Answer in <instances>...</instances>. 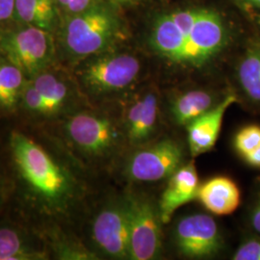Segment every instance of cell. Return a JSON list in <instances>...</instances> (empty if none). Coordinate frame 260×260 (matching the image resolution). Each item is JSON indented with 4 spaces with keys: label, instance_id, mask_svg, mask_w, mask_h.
Returning <instances> with one entry per match:
<instances>
[{
    "label": "cell",
    "instance_id": "obj_1",
    "mask_svg": "<svg viewBox=\"0 0 260 260\" xmlns=\"http://www.w3.org/2000/svg\"><path fill=\"white\" fill-rule=\"evenodd\" d=\"M10 149L19 177L38 203L52 212L67 211L78 192L73 175L21 132L11 134Z\"/></svg>",
    "mask_w": 260,
    "mask_h": 260
},
{
    "label": "cell",
    "instance_id": "obj_2",
    "mask_svg": "<svg viewBox=\"0 0 260 260\" xmlns=\"http://www.w3.org/2000/svg\"><path fill=\"white\" fill-rule=\"evenodd\" d=\"M121 31L119 19L111 10L94 6L75 14L66 23L63 43L67 52L76 59L108 50Z\"/></svg>",
    "mask_w": 260,
    "mask_h": 260
},
{
    "label": "cell",
    "instance_id": "obj_3",
    "mask_svg": "<svg viewBox=\"0 0 260 260\" xmlns=\"http://www.w3.org/2000/svg\"><path fill=\"white\" fill-rule=\"evenodd\" d=\"M64 131L73 147L93 160L111 157L126 140L117 122L99 112H76L66 121Z\"/></svg>",
    "mask_w": 260,
    "mask_h": 260
},
{
    "label": "cell",
    "instance_id": "obj_4",
    "mask_svg": "<svg viewBox=\"0 0 260 260\" xmlns=\"http://www.w3.org/2000/svg\"><path fill=\"white\" fill-rule=\"evenodd\" d=\"M129 215V259L157 258L162 249L163 224L158 205L142 193L125 195Z\"/></svg>",
    "mask_w": 260,
    "mask_h": 260
},
{
    "label": "cell",
    "instance_id": "obj_5",
    "mask_svg": "<svg viewBox=\"0 0 260 260\" xmlns=\"http://www.w3.org/2000/svg\"><path fill=\"white\" fill-rule=\"evenodd\" d=\"M0 48L30 78L46 71L54 57V44L49 31L33 25L0 37Z\"/></svg>",
    "mask_w": 260,
    "mask_h": 260
},
{
    "label": "cell",
    "instance_id": "obj_6",
    "mask_svg": "<svg viewBox=\"0 0 260 260\" xmlns=\"http://www.w3.org/2000/svg\"><path fill=\"white\" fill-rule=\"evenodd\" d=\"M183 160V148L177 141L165 138L134 151L125 162L123 174L132 182H155L176 173Z\"/></svg>",
    "mask_w": 260,
    "mask_h": 260
},
{
    "label": "cell",
    "instance_id": "obj_7",
    "mask_svg": "<svg viewBox=\"0 0 260 260\" xmlns=\"http://www.w3.org/2000/svg\"><path fill=\"white\" fill-rule=\"evenodd\" d=\"M141 63L128 53L105 54L94 58L81 71L86 89L95 95L117 93L128 88L138 78Z\"/></svg>",
    "mask_w": 260,
    "mask_h": 260
},
{
    "label": "cell",
    "instance_id": "obj_8",
    "mask_svg": "<svg viewBox=\"0 0 260 260\" xmlns=\"http://www.w3.org/2000/svg\"><path fill=\"white\" fill-rule=\"evenodd\" d=\"M92 239L103 255L129 259V215L125 196L103 205L92 223Z\"/></svg>",
    "mask_w": 260,
    "mask_h": 260
},
{
    "label": "cell",
    "instance_id": "obj_9",
    "mask_svg": "<svg viewBox=\"0 0 260 260\" xmlns=\"http://www.w3.org/2000/svg\"><path fill=\"white\" fill-rule=\"evenodd\" d=\"M226 42L228 35L221 17L212 10L200 9L178 65L202 67L219 54Z\"/></svg>",
    "mask_w": 260,
    "mask_h": 260
},
{
    "label": "cell",
    "instance_id": "obj_10",
    "mask_svg": "<svg viewBox=\"0 0 260 260\" xmlns=\"http://www.w3.org/2000/svg\"><path fill=\"white\" fill-rule=\"evenodd\" d=\"M177 251L189 258H208L223 248V238L213 218L206 214H193L181 219L175 229Z\"/></svg>",
    "mask_w": 260,
    "mask_h": 260
},
{
    "label": "cell",
    "instance_id": "obj_11",
    "mask_svg": "<svg viewBox=\"0 0 260 260\" xmlns=\"http://www.w3.org/2000/svg\"><path fill=\"white\" fill-rule=\"evenodd\" d=\"M159 118V101L154 92L141 95L124 110L122 129L131 146L142 147L154 135Z\"/></svg>",
    "mask_w": 260,
    "mask_h": 260
},
{
    "label": "cell",
    "instance_id": "obj_12",
    "mask_svg": "<svg viewBox=\"0 0 260 260\" xmlns=\"http://www.w3.org/2000/svg\"><path fill=\"white\" fill-rule=\"evenodd\" d=\"M235 103H237V96L234 93H231L212 109L186 126L188 132V147L193 157L213 149L220 135L224 114Z\"/></svg>",
    "mask_w": 260,
    "mask_h": 260
},
{
    "label": "cell",
    "instance_id": "obj_13",
    "mask_svg": "<svg viewBox=\"0 0 260 260\" xmlns=\"http://www.w3.org/2000/svg\"><path fill=\"white\" fill-rule=\"evenodd\" d=\"M199 187V177L193 161L182 165L169 177L158 203L162 223H169L179 207L197 200Z\"/></svg>",
    "mask_w": 260,
    "mask_h": 260
},
{
    "label": "cell",
    "instance_id": "obj_14",
    "mask_svg": "<svg viewBox=\"0 0 260 260\" xmlns=\"http://www.w3.org/2000/svg\"><path fill=\"white\" fill-rule=\"evenodd\" d=\"M211 213L219 216L233 214L241 204L238 185L228 177H215L199 187L198 199Z\"/></svg>",
    "mask_w": 260,
    "mask_h": 260
},
{
    "label": "cell",
    "instance_id": "obj_15",
    "mask_svg": "<svg viewBox=\"0 0 260 260\" xmlns=\"http://www.w3.org/2000/svg\"><path fill=\"white\" fill-rule=\"evenodd\" d=\"M149 45L158 55L179 64L185 45V38L178 29L170 15L158 17L149 38Z\"/></svg>",
    "mask_w": 260,
    "mask_h": 260
},
{
    "label": "cell",
    "instance_id": "obj_16",
    "mask_svg": "<svg viewBox=\"0 0 260 260\" xmlns=\"http://www.w3.org/2000/svg\"><path fill=\"white\" fill-rule=\"evenodd\" d=\"M214 95L205 90H189L177 94L170 103L171 119L178 126H187L199 117L212 109Z\"/></svg>",
    "mask_w": 260,
    "mask_h": 260
},
{
    "label": "cell",
    "instance_id": "obj_17",
    "mask_svg": "<svg viewBox=\"0 0 260 260\" xmlns=\"http://www.w3.org/2000/svg\"><path fill=\"white\" fill-rule=\"evenodd\" d=\"M44 104V117H53L67 109L70 103V89L64 80L48 72L31 78Z\"/></svg>",
    "mask_w": 260,
    "mask_h": 260
},
{
    "label": "cell",
    "instance_id": "obj_18",
    "mask_svg": "<svg viewBox=\"0 0 260 260\" xmlns=\"http://www.w3.org/2000/svg\"><path fill=\"white\" fill-rule=\"evenodd\" d=\"M24 74L5 55H0V110H14L19 103L26 81Z\"/></svg>",
    "mask_w": 260,
    "mask_h": 260
},
{
    "label": "cell",
    "instance_id": "obj_19",
    "mask_svg": "<svg viewBox=\"0 0 260 260\" xmlns=\"http://www.w3.org/2000/svg\"><path fill=\"white\" fill-rule=\"evenodd\" d=\"M242 91L254 105L260 106V46L249 47L237 68Z\"/></svg>",
    "mask_w": 260,
    "mask_h": 260
},
{
    "label": "cell",
    "instance_id": "obj_20",
    "mask_svg": "<svg viewBox=\"0 0 260 260\" xmlns=\"http://www.w3.org/2000/svg\"><path fill=\"white\" fill-rule=\"evenodd\" d=\"M47 254L39 251L18 230L0 226V260L45 259Z\"/></svg>",
    "mask_w": 260,
    "mask_h": 260
},
{
    "label": "cell",
    "instance_id": "obj_21",
    "mask_svg": "<svg viewBox=\"0 0 260 260\" xmlns=\"http://www.w3.org/2000/svg\"><path fill=\"white\" fill-rule=\"evenodd\" d=\"M15 16L19 21L50 31L55 20L51 0H16Z\"/></svg>",
    "mask_w": 260,
    "mask_h": 260
},
{
    "label": "cell",
    "instance_id": "obj_22",
    "mask_svg": "<svg viewBox=\"0 0 260 260\" xmlns=\"http://www.w3.org/2000/svg\"><path fill=\"white\" fill-rule=\"evenodd\" d=\"M234 149L242 158L260 146V125L249 124L239 130L233 140Z\"/></svg>",
    "mask_w": 260,
    "mask_h": 260
},
{
    "label": "cell",
    "instance_id": "obj_23",
    "mask_svg": "<svg viewBox=\"0 0 260 260\" xmlns=\"http://www.w3.org/2000/svg\"><path fill=\"white\" fill-rule=\"evenodd\" d=\"M199 10L176 11L174 13L169 14L171 19H173V21L176 23V25L181 31V33L183 34V36L185 38V41L187 37H188V35L190 34L192 28L194 26L196 19L198 18V15H199Z\"/></svg>",
    "mask_w": 260,
    "mask_h": 260
},
{
    "label": "cell",
    "instance_id": "obj_24",
    "mask_svg": "<svg viewBox=\"0 0 260 260\" xmlns=\"http://www.w3.org/2000/svg\"><path fill=\"white\" fill-rule=\"evenodd\" d=\"M234 260H260V237L244 242L233 254Z\"/></svg>",
    "mask_w": 260,
    "mask_h": 260
},
{
    "label": "cell",
    "instance_id": "obj_25",
    "mask_svg": "<svg viewBox=\"0 0 260 260\" xmlns=\"http://www.w3.org/2000/svg\"><path fill=\"white\" fill-rule=\"evenodd\" d=\"M91 1L92 0H58L63 8L73 14H78L90 8Z\"/></svg>",
    "mask_w": 260,
    "mask_h": 260
},
{
    "label": "cell",
    "instance_id": "obj_26",
    "mask_svg": "<svg viewBox=\"0 0 260 260\" xmlns=\"http://www.w3.org/2000/svg\"><path fill=\"white\" fill-rule=\"evenodd\" d=\"M16 0H0V22L9 20L15 15Z\"/></svg>",
    "mask_w": 260,
    "mask_h": 260
},
{
    "label": "cell",
    "instance_id": "obj_27",
    "mask_svg": "<svg viewBox=\"0 0 260 260\" xmlns=\"http://www.w3.org/2000/svg\"><path fill=\"white\" fill-rule=\"evenodd\" d=\"M251 223L252 229L260 234V194L251 210Z\"/></svg>",
    "mask_w": 260,
    "mask_h": 260
},
{
    "label": "cell",
    "instance_id": "obj_28",
    "mask_svg": "<svg viewBox=\"0 0 260 260\" xmlns=\"http://www.w3.org/2000/svg\"><path fill=\"white\" fill-rule=\"evenodd\" d=\"M244 160L251 167L260 169V146L253 149L250 153H248L244 157Z\"/></svg>",
    "mask_w": 260,
    "mask_h": 260
},
{
    "label": "cell",
    "instance_id": "obj_29",
    "mask_svg": "<svg viewBox=\"0 0 260 260\" xmlns=\"http://www.w3.org/2000/svg\"><path fill=\"white\" fill-rule=\"evenodd\" d=\"M4 195H5V187H4L3 181H2V179H1V177H0V204H1L2 201H3Z\"/></svg>",
    "mask_w": 260,
    "mask_h": 260
},
{
    "label": "cell",
    "instance_id": "obj_30",
    "mask_svg": "<svg viewBox=\"0 0 260 260\" xmlns=\"http://www.w3.org/2000/svg\"><path fill=\"white\" fill-rule=\"evenodd\" d=\"M249 2H251V4L255 5V6H259L260 7V0H248Z\"/></svg>",
    "mask_w": 260,
    "mask_h": 260
}]
</instances>
